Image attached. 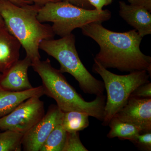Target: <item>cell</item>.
I'll list each match as a JSON object with an SVG mask.
<instances>
[{
    "instance_id": "cell-18",
    "label": "cell",
    "mask_w": 151,
    "mask_h": 151,
    "mask_svg": "<svg viewBox=\"0 0 151 151\" xmlns=\"http://www.w3.org/2000/svg\"><path fill=\"white\" fill-rule=\"evenodd\" d=\"M80 140L78 132H67L62 151H88Z\"/></svg>"
},
{
    "instance_id": "cell-2",
    "label": "cell",
    "mask_w": 151,
    "mask_h": 151,
    "mask_svg": "<svg viewBox=\"0 0 151 151\" xmlns=\"http://www.w3.org/2000/svg\"><path fill=\"white\" fill-rule=\"evenodd\" d=\"M41 7L33 4L19 6L9 0H0V15L6 27L20 42L32 62L40 60V42L52 39L55 35L51 26L38 20Z\"/></svg>"
},
{
    "instance_id": "cell-7",
    "label": "cell",
    "mask_w": 151,
    "mask_h": 151,
    "mask_svg": "<svg viewBox=\"0 0 151 151\" xmlns=\"http://www.w3.org/2000/svg\"><path fill=\"white\" fill-rule=\"evenodd\" d=\"M40 98L30 97L0 118V130H12L23 135L28 132L45 115L44 103Z\"/></svg>"
},
{
    "instance_id": "cell-14",
    "label": "cell",
    "mask_w": 151,
    "mask_h": 151,
    "mask_svg": "<svg viewBox=\"0 0 151 151\" xmlns=\"http://www.w3.org/2000/svg\"><path fill=\"white\" fill-rule=\"evenodd\" d=\"M108 126L110 131L107 135L109 139L118 137L121 140H133L138 135L142 134L140 130L134 125L123 122L114 116Z\"/></svg>"
},
{
    "instance_id": "cell-23",
    "label": "cell",
    "mask_w": 151,
    "mask_h": 151,
    "mask_svg": "<svg viewBox=\"0 0 151 151\" xmlns=\"http://www.w3.org/2000/svg\"><path fill=\"white\" fill-rule=\"evenodd\" d=\"M131 4L141 6L151 12V0H128Z\"/></svg>"
},
{
    "instance_id": "cell-10",
    "label": "cell",
    "mask_w": 151,
    "mask_h": 151,
    "mask_svg": "<svg viewBox=\"0 0 151 151\" xmlns=\"http://www.w3.org/2000/svg\"><path fill=\"white\" fill-rule=\"evenodd\" d=\"M32 62L26 56L17 60L7 70L2 73L0 86L3 89L12 92H21L33 87L29 80L28 70Z\"/></svg>"
},
{
    "instance_id": "cell-12",
    "label": "cell",
    "mask_w": 151,
    "mask_h": 151,
    "mask_svg": "<svg viewBox=\"0 0 151 151\" xmlns=\"http://www.w3.org/2000/svg\"><path fill=\"white\" fill-rule=\"evenodd\" d=\"M21 46L5 25L0 24V73H4L19 60Z\"/></svg>"
},
{
    "instance_id": "cell-11",
    "label": "cell",
    "mask_w": 151,
    "mask_h": 151,
    "mask_svg": "<svg viewBox=\"0 0 151 151\" xmlns=\"http://www.w3.org/2000/svg\"><path fill=\"white\" fill-rule=\"evenodd\" d=\"M119 4V15L142 37L151 34L150 12L141 6L128 5L123 1H120Z\"/></svg>"
},
{
    "instance_id": "cell-13",
    "label": "cell",
    "mask_w": 151,
    "mask_h": 151,
    "mask_svg": "<svg viewBox=\"0 0 151 151\" xmlns=\"http://www.w3.org/2000/svg\"><path fill=\"white\" fill-rule=\"evenodd\" d=\"M44 95L42 85L21 92L8 91L0 86V118L6 116L29 98L32 97H40Z\"/></svg>"
},
{
    "instance_id": "cell-5",
    "label": "cell",
    "mask_w": 151,
    "mask_h": 151,
    "mask_svg": "<svg viewBox=\"0 0 151 151\" xmlns=\"http://www.w3.org/2000/svg\"><path fill=\"white\" fill-rule=\"evenodd\" d=\"M111 17V12L108 10L100 12L95 9H87L62 1L42 6L37 15L40 22H52L55 35L61 37L72 33L76 29L81 28L90 23H103Z\"/></svg>"
},
{
    "instance_id": "cell-19",
    "label": "cell",
    "mask_w": 151,
    "mask_h": 151,
    "mask_svg": "<svg viewBox=\"0 0 151 151\" xmlns=\"http://www.w3.org/2000/svg\"><path fill=\"white\" fill-rule=\"evenodd\" d=\"M131 142L141 150L151 151V132L139 134Z\"/></svg>"
},
{
    "instance_id": "cell-1",
    "label": "cell",
    "mask_w": 151,
    "mask_h": 151,
    "mask_svg": "<svg viewBox=\"0 0 151 151\" xmlns=\"http://www.w3.org/2000/svg\"><path fill=\"white\" fill-rule=\"evenodd\" d=\"M102 23H90L81 28L84 35L95 41L100 47L94 59L106 68L122 72L146 70L151 75V57L141 51L143 37L136 29L115 32L105 28Z\"/></svg>"
},
{
    "instance_id": "cell-25",
    "label": "cell",
    "mask_w": 151,
    "mask_h": 151,
    "mask_svg": "<svg viewBox=\"0 0 151 151\" xmlns=\"http://www.w3.org/2000/svg\"><path fill=\"white\" fill-rule=\"evenodd\" d=\"M15 4L19 6H24L29 4H32L27 1H23V0H9Z\"/></svg>"
},
{
    "instance_id": "cell-3",
    "label": "cell",
    "mask_w": 151,
    "mask_h": 151,
    "mask_svg": "<svg viewBox=\"0 0 151 151\" xmlns=\"http://www.w3.org/2000/svg\"><path fill=\"white\" fill-rule=\"evenodd\" d=\"M31 66L41 78L44 94L54 99L61 111L83 112L103 122L106 99L104 94L96 96L93 101H85L59 70L52 67L48 58L32 62Z\"/></svg>"
},
{
    "instance_id": "cell-20",
    "label": "cell",
    "mask_w": 151,
    "mask_h": 151,
    "mask_svg": "<svg viewBox=\"0 0 151 151\" xmlns=\"http://www.w3.org/2000/svg\"><path fill=\"white\" fill-rule=\"evenodd\" d=\"M131 96L141 98H151V83L148 82L138 87Z\"/></svg>"
},
{
    "instance_id": "cell-9",
    "label": "cell",
    "mask_w": 151,
    "mask_h": 151,
    "mask_svg": "<svg viewBox=\"0 0 151 151\" xmlns=\"http://www.w3.org/2000/svg\"><path fill=\"white\" fill-rule=\"evenodd\" d=\"M114 116L134 125L142 134L151 132V98L130 96L125 106Z\"/></svg>"
},
{
    "instance_id": "cell-26",
    "label": "cell",
    "mask_w": 151,
    "mask_h": 151,
    "mask_svg": "<svg viewBox=\"0 0 151 151\" xmlns=\"http://www.w3.org/2000/svg\"><path fill=\"white\" fill-rule=\"evenodd\" d=\"M4 24V20L1 15H0V24Z\"/></svg>"
},
{
    "instance_id": "cell-21",
    "label": "cell",
    "mask_w": 151,
    "mask_h": 151,
    "mask_svg": "<svg viewBox=\"0 0 151 151\" xmlns=\"http://www.w3.org/2000/svg\"><path fill=\"white\" fill-rule=\"evenodd\" d=\"M94 9L98 11H102L104 6L112 4L114 0H87Z\"/></svg>"
},
{
    "instance_id": "cell-16",
    "label": "cell",
    "mask_w": 151,
    "mask_h": 151,
    "mask_svg": "<svg viewBox=\"0 0 151 151\" xmlns=\"http://www.w3.org/2000/svg\"><path fill=\"white\" fill-rule=\"evenodd\" d=\"M66 133L61 124L57 125L49 135L40 151H62Z\"/></svg>"
},
{
    "instance_id": "cell-22",
    "label": "cell",
    "mask_w": 151,
    "mask_h": 151,
    "mask_svg": "<svg viewBox=\"0 0 151 151\" xmlns=\"http://www.w3.org/2000/svg\"><path fill=\"white\" fill-rule=\"evenodd\" d=\"M70 3L73 5L87 9H92L93 7L87 0H61Z\"/></svg>"
},
{
    "instance_id": "cell-8",
    "label": "cell",
    "mask_w": 151,
    "mask_h": 151,
    "mask_svg": "<svg viewBox=\"0 0 151 151\" xmlns=\"http://www.w3.org/2000/svg\"><path fill=\"white\" fill-rule=\"evenodd\" d=\"M64 112L57 105H52L42 119L23 135L22 147L24 151H40L52 131L61 124Z\"/></svg>"
},
{
    "instance_id": "cell-24",
    "label": "cell",
    "mask_w": 151,
    "mask_h": 151,
    "mask_svg": "<svg viewBox=\"0 0 151 151\" xmlns=\"http://www.w3.org/2000/svg\"><path fill=\"white\" fill-rule=\"evenodd\" d=\"M29 2L32 4H35L38 5L40 6H43L49 3L57 2L61 1V0H23Z\"/></svg>"
},
{
    "instance_id": "cell-15",
    "label": "cell",
    "mask_w": 151,
    "mask_h": 151,
    "mask_svg": "<svg viewBox=\"0 0 151 151\" xmlns=\"http://www.w3.org/2000/svg\"><path fill=\"white\" fill-rule=\"evenodd\" d=\"M89 115L78 111L64 113L61 125L67 132H79L89 127Z\"/></svg>"
},
{
    "instance_id": "cell-6",
    "label": "cell",
    "mask_w": 151,
    "mask_h": 151,
    "mask_svg": "<svg viewBox=\"0 0 151 151\" xmlns=\"http://www.w3.org/2000/svg\"><path fill=\"white\" fill-rule=\"evenodd\" d=\"M94 73L99 74L107 92L102 125L108 126L111 119L125 106L132 92L143 84L150 82L151 75L146 70L130 72L127 75L115 74L94 59Z\"/></svg>"
},
{
    "instance_id": "cell-17",
    "label": "cell",
    "mask_w": 151,
    "mask_h": 151,
    "mask_svg": "<svg viewBox=\"0 0 151 151\" xmlns=\"http://www.w3.org/2000/svg\"><path fill=\"white\" fill-rule=\"evenodd\" d=\"M23 134L12 130L0 132V151H21Z\"/></svg>"
},
{
    "instance_id": "cell-27",
    "label": "cell",
    "mask_w": 151,
    "mask_h": 151,
    "mask_svg": "<svg viewBox=\"0 0 151 151\" xmlns=\"http://www.w3.org/2000/svg\"><path fill=\"white\" fill-rule=\"evenodd\" d=\"M1 73H0V78H1Z\"/></svg>"
},
{
    "instance_id": "cell-4",
    "label": "cell",
    "mask_w": 151,
    "mask_h": 151,
    "mask_svg": "<svg viewBox=\"0 0 151 151\" xmlns=\"http://www.w3.org/2000/svg\"><path fill=\"white\" fill-rule=\"evenodd\" d=\"M75 36L72 33L58 40H45L40 42V49L56 60L61 73H68L78 81L81 90L86 94H104L103 81L94 78L79 58L75 46Z\"/></svg>"
}]
</instances>
